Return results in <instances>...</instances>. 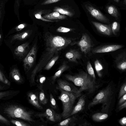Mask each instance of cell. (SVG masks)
<instances>
[{
  "mask_svg": "<svg viewBox=\"0 0 126 126\" xmlns=\"http://www.w3.org/2000/svg\"><path fill=\"white\" fill-rule=\"evenodd\" d=\"M74 40L73 38L54 35L48 32L45 34V49L32 72L30 80L31 83L35 82L36 74L42 70L51 59L59 52L71 45Z\"/></svg>",
  "mask_w": 126,
  "mask_h": 126,
  "instance_id": "cell-1",
  "label": "cell"
},
{
  "mask_svg": "<svg viewBox=\"0 0 126 126\" xmlns=\"http://www.w3.org/2000/svg\"><path fill=\"white\" fill-rule=\"evenodd\" d=\"M115 92L114 87L109 84L100 90L89 104L88 108L90 109L94 106L101 104L102 112L108 113L110 110L112 103L115 99Z\"/></svg>",
  "mask_w": 126,
  "mask_h": 126,
  "instance_id": "cell-2",
  "label": "cell"
},
{
  "mask_svg": "<svg viewBox=\"0 0 126 126\" xmlns=\"http://www.w3.org/2000/svg\"><path fill=\"white\" fill-rule=\"evenodd\" d=\"M64 77L67 79L80 87L79 92L81 94V92L84 91L86 92L87 94L92 93L99 87L95 80L87 73L83 71L74 75L66 74Z\"/></svg>",
  "mask_w": 126,
  "mask_h": 126,
  "instance_id": "cell-3",
  "label": "cell"
},
{
  "mask_svg": "<svg viewBox=\"0 0 126 126\" xmlns=\"http://www.w3.org/2000/svg\"><path fill=\"white\" fill-rule=\"evenodd\" d=\"M61 93L58 99L62 104L63 111L61 115L65 119L70 116L74 108V105L76 98L78 97L74 94L58 89Z\"/></svg>",
  "mask_w": 126,
  "mask_h": 126,
  "instance_id": "cell-4",
  "label": "cell"
},
{
  "mask_svg": "<svg viewBox=\"0 0 126 126\" xmlns=\"http://www.w3.org/2000/svg\"><path fill=\"white\" fill-rule=\"evenodd\" d=\"M4 112L9 117L21 119L30 123L34 122L32 113L23 107L16 105H11L6 107Z\"/></svg>",
  "mask_w": 126,
  "mask_h": 126,
  "instance_id": "cell-5",
  "label": "cell"
},
{
  "mask_svg": "<svg viewBox=\"0 0 126 126\" xmlns=\"http://www.w3.org/2000/svg\"><path fill=\"white\" fill-rule=\"evenodd\" d=\"M77 45L80 48L81 51L85 54L88 53L92 48L94 47V44L89 36L87 33H83L79 41L72 42L71 45Z\"/></svg>",
  "mask_w": 126,
  "mask_h": 126,
  "instance_id": "cell-6",
  "label": "cell"
},
{
  "mask_svg": "<svg viewBox=\"0 0 126 126\" xmlns=\"http://www.w3.org/2000/svg\"><path fill=\"white\" fill-rule=\"evenodd\" d=\"M35 115L46 122H57L60 121L62 118L61 114L58 113L53 109L50 108L47 109L43 113H37Z\"/></svg>",
  "mask_w": 126,
  "mask_h": 126,
  "instance_id": "cell-7",
  "label": "cell"
},
{
  "mask_svg": "<svg viewBox=\"0 0 126 126\" xmlns=\"http://www.w3.org/2000/svg\"><path fill=\"white\" fill-rule=\"evenodd\" d=\"M37 51L36 44H34L24 59L23 66L26 72L29 71L34 65L35 60Z\"/></svg>",
  "mask_w": 126,
  "mask_h": 126,
  "instance_id": "cell-8",
  "label": "cell"
},
{
  "mask_svg": "<svg viewBox=\"0 0 126 126\" xmlns=\"http://www.w3.org/2000/svg\"><path fill=\"white\" fill-rule=\"evenodd\" d=\"M57 89H61L64 91L72 93L78 97L80 96L79 89L74 85L65 80L60 79L57 81Z\"/></svg>",
  "mask_w": 126,
  "mask_h": 126,
  "instance_id": "cell-9",
  "label": "cell"
},
{
  "mask_svg": "<svg viewBox=\"0 0 126 126\" xmlns=\"http://www.w3.org/2000/svg\"><path fill=\"white\" fill-rule=\"evenodd\" d=\"M85 6L91 15L97 20L105 23H109V19L99 10L90 4H86Z\"/></svg>",
  "mask_w": 126,
  "mask_h": 126,
  "instance_id": "cell-10",
  "label": "cell"
},
{
  "mask_svg": "<svg viewBox=\"0 0 126 126\" xmlns=\"http://www.w3.org/2000/svg\"><path fill=\"white\" fill-rule=\"evenodd\" d=\"M123 47V46L120 45H104L98 46L93 48L92 50V52L93 53L109 52L115 51Z\"/></svg>",
  "mask_w": 126,
  "mask_h": 126,
  "instance_id": "cell-11",
  "label": "cell"
},
{
  "mask_svg": "<svg viewBox=\"0 0 126 126\" xmlns=\"http://www.w3.org/2000/svg\"><path fill=\"white\" fill-rule=\"evenodd\" d=\"M91 22L97 31L101 34L107 36L111 35L112 32L110 24H104L93 21Z\"/></svg>",
  "mask_w": 126,
  "mask_h": 126,
  "instance_id": "cell-12",
  "label": "cell"
},
{
  "mask_svg": "<svg viewBox=\"0 0 126 126\" xmlns=\"http://www.w3.org/2000/svg\"><path fill=\"white\" fill-rule=\"evenodd\" d=\"M115 62L117 68L122 71L126 70V52H124L119 54L116 57Z\"/></svg>",
  "mask_w": 126,
  "mask_h": 126,
  "instance_id": "cell-13",
  "label": "cell"
},
{
  "mask_svg": "<svg viewBox=\"0 0 126 126\" xmlns=\"http://www.w3.org/2000/svg\"><path fill=\"white\" fill-rule=\"evenodd\" d=\"M29 49V43L26 42L17 47L14 50V54L19 58H22L27 54Z\"/></svg>",
  "mask_w": 126,
  "mask_h": 126,
  "instance_id": "cell-14",
  "label": "cell"
},
{
  "mask_svg": "<svg viewBox=\"0 0 126 126\" xmlns=\"http://www.w3.org/2000/svg\"><path fill=\"white\" fill-rule=\"evenodd\" d=\"M66 58L69 61L75 63L81 57V54L75 49H72L67 52L65 55Z\"/></svg>",
  "mask_w": 126,
  "mask_h": 126,
  "instance_id": "cell-15",
  "label": "cell"
},
{
  "mask_svg": "<svg viewBox=\"0 0 126 126\" xmlns=\"http://www.w3.org/2000/svg\"><path fill=\"white\" fill-rule=\"evenodd\" d=\"M85 95H83L80 97L76 105L74 108L70 116L76 114L83 110L85 104Z\"/></svg>",
  "mask_w": 126,
  "mask_h": 126,
  "instance_id": "cell-16",
  "label": "cell"
},
{
  "mask_svg": "<svg viewBox=\"0 0 126 126\" xmlns=\"http://www.w3.org/2000/svg\"><path fill=\"white\" fill-rule=\"evenodd\" d=\"M27 97L29 103L39 109H43L39 103L38 97L35 94L30 92L27 94Z\"/></svg>",
  "mask_w": 126,
  "mask_h": 126,
  "instance_id": "cell-17",
  "label": "cell"
},
{
  "mask_svg": "<svg viewBox=\"0 0 126 126\" xmlns=\"http://www.w3.org/2000/svg\"><path fill=\"white\" fill-rule=\"evenodd\" d=\"M69 68V66L67 64L66 62L64 61L60 66L58 70L54 74L51 78V82L54 84L56 79L60 77L63 73Z\"/></svg>",
  "mask_w": 126,
  "mask_h": 126,
  "instance_id": "cell-18",
  "label": "cell"
},
{
  "mask_svg": "<svg viewBox=\"0 0 126 126\" xmlns=\"http://www.w3.org/2000/svg\"><path fill=\"white\" fill-rule=\"evenodd\" d=\"M32 30H28L21 33L16 34L14 35L12 38L11 42L15 40L22 41L26 39L31 34Z\"/></svg>",
  "mask_w": 126,
  "mask_h": 126,
  "instance_id": "cell-19",
  "label": "cell"
},
{
  "mask_svg": "<svg viewBox=\"0 0 126 126\" xmlns=\"http://www.w3.org/2000/svg\"><path fill=\"white\" fill-rule=\"evenodd\" d=\"M43 17L45 19L51 20H62L66 19L67 17L65 15H61L59 12H56L47 14L44 16Z\"/></svg>",
  "mask_w": 126,
  "mask_h": 126,
  "instance_id": "cell-20",
  "label": "cell"
},
{
  "mask_svg": "<svg viewBox=\"0 0 126 126\" xmlns=\"http://www.w3.org/2000/svg\"><path fill=\"white\" fill-rule=\"evenodd\" d=\"M10 75L13 79L16 82L21 83L23 81V79L18 69L15 68L11 71Z\"/></svg>",
  "mask_w": 126,
  "mask_h": 126,
  "instance_id": "cell-21",
  "label": "cell"
},
{
  "mask_svg": "<svg viewBox=\"0 0 126 126\" xmlns=\"http://www.w3.org/2000/svg\"><path fill=\"white\" fill-rule=\"evenodd\" d=\"M17 93L16 91L12 90L0 92V100L10 98L17 94Z\"/></svg>",
  "mask_w": 126,
  "mask_h": 126,
  "instance_id": "cell-22",
  "label": "cell"
},
{
  "mask_svg": "<svg viewBox=\"0 0 126 126\" xmlns=\"http://www.w3.org/2000/svg\"><path fill=\"white\" fill-rule=\"evenodd\" d=\"M77 119L74 116L69 117L60 122L58 124L59 126H74L76 124L75 123Z\"/></svg>",
  "mask_w": 126,
  "mask_h": 126,
  "instance_id": "cell-23",
  "label": "cell"
},
{
  "mask_svg": "<svg viewBox=\"0 0 126 126\" xmlns=\"http://www.w3.org/2000/svg\"><path fill=\"white\" fill-rule=\"evenodd\" d=\"M108 117L107 114L104 113L98 112L93 115L92 118L94 121L100 122L107 119Z\"/></svg>",
  "mask_w": 126,
  "mask_h": 126,
  "instance_id": "cell-24",
  "label": "cell"
},
{
  "mask_svg": "<svg viewBox=\"0 0 126 126\" xmlns=\"http://www.w3.org/2000/svg\"><path fill=\"white\" fill-rule=\"evenodd\" d=\"M107 10L108 13L117 19L119 16L118 10L114 6L110 5L107 6Z\"/></svg>",
  "mask_w": 126,
  "mask_h": 126,
  "instance_id": "cell-25",
  "label": "cell"
},
{
  "mask_svg": "<svg viewBox=\"0 0 126 126\" xmlns=\"http://www.w3.org/2000/svg\"><path fill=\"white\" fill-rule=\"evenodd\" d=\"M59 57V56L58 55L54 56L46 65L44 68V69L46 70H50L54 65Z\"/></svg>",
  "mask_w": 126,
  "mask_h": 126,
  "instance_id": "cell-26",
  "label": "cell"
},
{
  "mask_svg": "<svg viewBox=\"0 0 126 126\" xmlns=\"http://www.w3.org/2000/svg\"><path fill=\"white\" fill-rule=\"evenodd\" d=\"M95 69L98 76L101 77L102 76L101 71L103 69V67L97 59H96L94 63Z\"/></svg>",
  "mask_w": 126,
  "mask_h": 126,
  "instance_id": "cell-27",
  "label": "cell"
},
{
  "mask_svg": "<svg viewBox=\"0 0 126 126\" xmlns=\"http://www.w3.org/2000/svg\"><path fill=\"white\" fill-rule=\"evenodd\" d=\"M87 69L88 74L94 79L95 80V76L93 69L90 62L88 61L87 65Z\"/></svg>",
  "mask_w": 126,
  "mask_h": 126,
  "instance_id": "cell-28",
  "label": "cell"
},
{
  "mask_svg": "<svg viewBox=\"0 0 126 126\" xmlns=\"http://www.w3.org/2000/svg\"><path fill=\"white\" fill-rule=\"evenodd\" d=\"M55 12H57L62 14L68 16L70 17H72L73 15V14L70 12L66 10L58 7H56L54 10Z\"/></svg>",
  "mask_w": 126,
  "mask_h": 126,
  "instance_id": "cell-29",
  "label": "cell"
},
{
  "mask_svg": "<svg viewBox=\"0 0 126 126\" xmlns=\"http://www.w3.org/2000/svg\"><path fill=\"white\" fill-rule=\"evenodd\" d=\"M111 29L113 34L116 35L119 31L120 29V25L118 22L114 21L111 25Z\"/></svg>",
  "mask_w": 126,
  "mask_h": 126,
  "instance_id": "cell-30",
  "label": "cell"
},
{
  "mask_svg": "<svg viewBox=\"0 0 126 126\" xmlns=\"http://www.w3.org/2000/svg\"><path fill=\"white\" fill-rule=\"evenodd\" d=\"M39 100L40 103L43 105H46L47 102V99L46 98L44 91L42 89L39 93Z\"/></svg>",
  "mask_w": 126,
  "mask_h": 126,
  "instance_id": "cell-31",
  "label": "cell"
},
{
  "mask_svg": "<svg viewBox=\"0 0 126 126\" xmlns=\"http://www.w3.org/2000/svg\"><path fill=\"white\" fill-rule=\"evenodd\" d=\"M10 122L13 125L17 126H30L28 124L22 121L14 119L11 120Z\"/></svg>",
  "mask_w": 126,
  "mask_h": 126,
  "instance_id": "cell-32",
  "label": "cell"
},
{
  "mask_svg": "<svg viewBox=\"0 0 126 126\" xmlns=\"http://www.w3.org/2000/svg\"><path fill=\"white\" fill-rule=\"evenodd\" d=\"M0 81L3 83L8 85H10V82L7 79L6 77L0 69Z\"/></svg>",
  "mask_w": 126,
  "mask_h": 126,
  "instance_id": "cell-33",
  "label": "cell"
},
{
  "mask_svg": "<svg viewBox=\"0 0 126 126\" xmlns=\"http://www.w3.org/2000/svg\"><path fill=\"white\" fill-rule=\"evenodd\" d=\"M126 94V84L124 83L122 86L119 94L118 99H119L122 96Z\"/></svg>",
  "mask_w": 126,
  "mask_h": 126,
  "instance_id": "cell-34",
  "label": "cell"
},
{
  "mask_svg": "<svg viewBox=\"0 0 126 126\" xmlns=\"http://www.w3.org/2000/svg\"><path fill=\"white\" fill-rule=\"evenodd\" d=\"M73 30V29L65 27H60L56 30L58 32L63 33H66L70 32Z\"/></svg>",
  "mask_w": 126,
  "mask_h": 126,
  "instance_id": "cell-35",
  "label": "cell"
},
{
  "mask_svg": "<svg viewBox=\"0 0 126 126\" xmlns=\"http://www.w3.org/2000/svg\"><path fill=\"white\" fill-rule=\"evenodd\" d=\"M42 13L40 12L39 13L36 14L35 15V16L36 18L41 19L43 21L49 22H54L55 21L51 20H50L44 18L41 15Z\"/></svg>",
  "mask_w": 126,
  "mask_h": 126,
  "instance_id": "cell-36",
  "label": "cell"
},
{
  "mask_svg": "<svg viewBox=\"0 0 126 126\" xmlns=\"http://www.w3.org/2000/svg\"><path fill=\"white\" fill-rule=\"evenodd\" d=\"M0 123L7 125H10V122L6 118L0 114Z\"/></svg>",
  "mask_w": 126,
  "mask_h": 126,
  "instance_id": "cell-37",
  "label": "cell"
},
{
  "mask_svg": "<svg viewBox=\"0 0 126 126\" xmlns=\"http://www.w3.org/2000/svg\"><path fill=\"white\" fill-rule=\"evenodd\" d=\"M50 102L52 107L54 109H56L57 107V104L55 99L53 95L50 94Z\"/></svg>",
  "mask_w": 126,
  "mask_h": 126,
  "instance_id": "cell-38",
  "label": "cell"
},
{
  "mask_svg": "<svg viewBox=\"0 0 126 126\" xmlns=\"http://www.w3.org/2000/svg\"><path fill=\"white\" fill-rule=\"evenodd\" d=\"M27 26L26 24L23 23L20 24L17 26L15 28L17 31H20L26 27Z\"/></svg>",
  "mask_w": 126,
  "mask_h": 126,
  "instance_id": "cell-39",
  "label": "cell"
},
{
  "mask_svg": "<svg viewBox=\"0 0 126 126\" xmlns=\"http://www.w3.org/2000/svg\"><path fill=\"white\" fill-rule=\"evenodd\" d=\"M60 0H46L44 1L41 5H45L55 3Z\"/></svg>",
  "mask_w": 126,
  "mask_h": 126,
  "instance_id": "cell-40",
  "label": "cell"
},
{
  "mask_svg": "<svg viewBox=\"0 0 126 126\" xmlns=\"http://www.w3.org/2000/svg\"><path fill=\"white\" fill-rule=\"evenodd\" d=\"M126 94L122 96L120 98L118 102V104L119 106L126 101Z\"/></svg>",
  "mask_w": 126,
  "mask_h": 126,
  "instance_id": "cell-41",
  "label": "cell"
},
{
  "mask_svg": "<svg viewBox=\"0 0 126 126\" xmlns=\"http://www.w3.org/2000/svg\"><path fill=\"white\" fill-rule=\"evenodd\" d=\"M120 124L121 126H125L126 125V117H124L122 118L119 121Z\"/></svg>",
  "mask_w": 126,
  "mask_h": 126,
  "instance_id": "cell-42",
  "label": "cell"
},
{
  "mask_svg": "<svg viewBox=\"0 0 126 126\" xmlns=\"http://www.w3.org/2000/svg\"><path fill=\"white\" fill-rule=\"evenodd\" d=\"M126 108V101L122 104L119 105L118 108L119 110H121L124 108Z\"/></svg>",
  "mask_w": 126,
  "mask_h": 126,
  "instance_id": "cell-43",
  "label": "cell"
},
{
  "mask_svg": "<svg viewBox=\"0 0 126 126\" xmlns=\"http://www.w3.org/2000/svg\"><path fill=\"white\" fill-rule=\"evenodd\" d=\"M2 4L1 6H0V20L1 17L2 13L1 9L2 8Z\"/></svg>",
  "mask_w": 126,
  "mask_h": 126,
  "instance_id": "cell-44",
  "label": "cell"
},
{
  "mask_svg": "<svg viewBox=\"0 0 126 126\" xmlns=\"http://www.w3.org/2000/svg\"><path fill=\"white\" fill-rule=\"evenodd\" d=\"M89 124L87 123H84L82 125H79L80 126H89Z\"/></svg>",
  "mask_w": 126,
  "mask_h": 126,
  "instance_id": "cell-45",
  "label": "cell"
},
{
  "mask_svg": "<svg viewBox=\"0 0 126 126\" xmlns=\"http://www.w3.org/2000/svg\"><path fill=\"white\" fill-rule=\"evenodd\" d=\"M19 0H16L15 2L16 3L18 6H19Z\"/></svg>",
  "mask_w": 126,
  "mask_h": 126,
  "instance_id": "cell-46",
  "label": "cell"
},
{
  "mask_svg": "<svg viewBox=\"0 0 126 126\" xmlns=\"http://www.w3.org/2000/svg\"><path fill=\"white\" fill-rule=\"evenodd\" d=\"M3 89V87L0 84V90H2Z\"/></svg>",
  "mask_w": 126,
  "mask_h": 126,
  "instance_id": "cell-47",
  "label": "cell"
},
{
  "mask_svg": "<svg viewBox=\"0 0 126 126\" xmlns=\"http://www.w3.org/2000/svg\"><path fill=\"white\" fill-rule=\"evenodd\" d=\"M115 2H118L119 1V0H113Z\"/></svg>",
  "mask_w": 126,
  "mask_h": 126,
  "instance_id": "cell-48",
  "label": "cell"
},
{
  "mask_svg": "<svg viewBox=\"0 0 126 126\" xmlns=\"http://www.w3.org/2000/svg\"><path fill=\"white\" fill-rule=\"evenodd\" d=\"M1 36L0 34V40L1 39Z\"/></svg>",
  "mask_w": 126,
  "mask_h": 126,
  "instance_id": "cell-49",
  "label": "cell"
}]
</instances>
